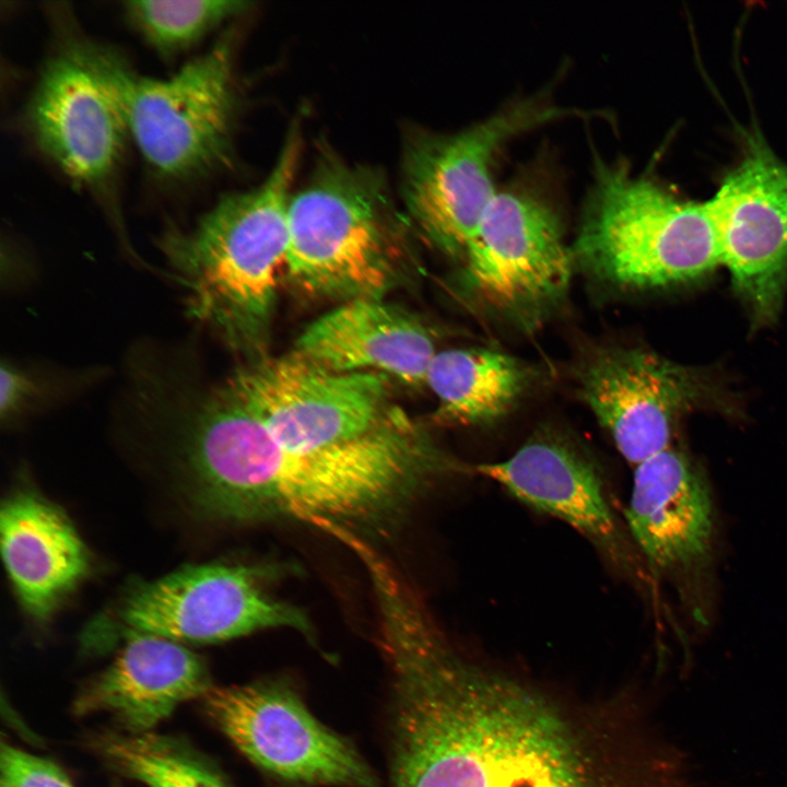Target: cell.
<instances>
[{"mask_svg":"<svg viewBox=\"0 0 787 787\" xmlns=\"http://www.w3.org/2000/svg\"><path fill=\"white\" fill-rule=\"evenodd\" d=\"M392 787H589L563 720L455 653L395 676Z\"/></svg>","mask_w":787,"mask_h":787,"instance_id":"6da1fadb","label":"cell"},{"mask_svg":"<svg viewBox=\"0 0 787 787\" xmlns=\"http://www.w3.org/2000/svg\"><path fill=\"white\" fill-rule=\"evenodd\" d=\"M299 143L297 133L289 137L261 185L222 197L192 228H167L158 239L187 314L244 354L266 342L285 269Z\"/></svg>","mask_w":787,"mask_h":787,"instance_id":"7a4b0ae2","label":"cell"},{"mask_svg":"<svg viewBox=\"0 0 787 787\" xmlns=\"http://www.w3.org/2000/svg\"><path fill=\"white\" fill-rule=\"evenodd\" d=\"M575 265L602 284L658 289L720 263L707 202L685 200L621 162H599L576 240Z\"/></svg>","mask_w":787,"mask_h":787,"instance_id":"3957f363","label":"cell"},{"mask_svg":"<svg viewBox=\"0 0 787 787\" xmlns=\"http://www.w3.org/2000/svg\"><path fill=\"white\" fill-rule=\"evenodd\" d=\"M401 225L376 172L324 156L289 205L284 272L302 292L381 297L402 254Z\"/></svg>","mask_w":787,"mask_h":787,"instance_id":"277c9868","label":"cell"},{"mask_svg":"<svg viewBox=\"0 0 787 787\" xmlns=\"http://www.w3.org/2000/svg\"><path fill=\"white\" fill-rule=\"evenodd\" d=\"M230 37L166 79L138 74L92 43L94 61L150 168L168 180L209 175L228 163L236 107Z\"/></svg>","mask_w":787,"mask_h":787,"instance_id":"5b68a950","label":"cell"},{"mask_svg":"<svg viewBox=\"0 0 787 787\" xmlns=\"http://www.w3.org/2000/svg\"><path fill=\"white\" fill-rule=\"evenodd\" d=\"M225 384L295 462H324L411 419L390 400L389 377L338 372L295 351L255 359Z\"/></svg>","mask_w":787,"mask_h":787,"instance_id":"8992f818","label":"cell"},{"mask_svg":"<svg viewBox=\"0 0 787 787\" xmlns=\"http://www.w3.org/2000/svg\"><path fill=\"white\" fill-rule=\"evenodd\" d=\"M462 259L474 305L522 332L536 331L560 308L576 266L555 211L518 189L495 193Z\"/></svg>","mask_w":787,"mask_h":787,"instance_id":"52a82bcc","label":"cell"},{"mask_svg":"<svg viewBox=\"0 0 787 787\" xmlns=\"http://www.w3.org/2000/svg\"><path fill=\"white\" fill-rule=\"evenodd\" d=\"M572 113L535 97L455 133L411 140L403 157L402 195L426 240L443 254L462 259L497 192L492 166L498 151L517 134Z\"/></svg>","mask_w":787,"mask_h":787,"instance_id":"ba28073f","label":"cell"},{"mask_svg":"<svg viewBox=\"0 0 787 787\" xmlns=\"http://www.w3.org/2000/svg\"><path fill=\"white\" fill-rule=\"evenodd\" d=\"M279 563L191 565L140 586L120 611L129 632L176 642L215 643L269 629L314 639L307 613L270 591Z\"/></svg>","mask_w":787,"mask_h":787,"instance_id":"9c48e42d","label":"cell"},{"mask_svg":"<svg viewBox=\"0 0 787 787\" xmlns=\"http://www.w3.org/2000/svg\"><path fill=\"white\" fill-rule=\"evenodd\" d=\"M625 519L649 567L673 584L691 619L706 626L717 533L701 467L671 446L637 465Z\"/></svg>","mask_w":787,"mask_h":787,"instance_id":"30bf717a","label":"cell"},{"mask_svg":"<svg viewBox=\"0 0 787 787\" xmlns=\"http://www.w3.org/2000/svg\"><path fill=\"white\" fill-rule=\"evenodd\" d=\"M25 117L37 148L74 185L109 193L129 133L92 42L69 36L60 43L39 73Z\"/></svg>","mask_w":787,"mask_h":787,"instance_id":"8fae6325","label":"cell"},{"mask_svg":"<svg viewBox=\"0 0 787 787\" xmlns=\"http://www.w3.org/2000/svg\"><path fill=\"white\" fill-rule=\"evenodd\" d=\"M202 698L211 719L261 768L305 784L376 787L356 751L289 688L274 682L211 686Z\"/></svg>","mask_w":787,"mask_h":787,"instance_id":"7c38bea8","label":"cell"},{"mask_svg":"<svg viewBox=\"0 0 787 787\" xmlns=\"http://www.w3.org/2000/svg\"><path fill=\"white\" fill-rule=\"evenodd\" d=\"M706 202L720 263L754 318L771 321L787 284V163L752 136L740 163Z\"/></svg>","mask_w":787,"mask_h":787,"instance_id":"4fadbf2b","label":"cell"},{"mask_svg":"<svg viewBox=\"0 0 787 787\" xmlns=\"http://www.w3.org/2000/svg\"><path fill=\"white\" fill-rule=\"evenodd\" d=\"M579 395L634 468L670 447L702 384L690 368L639 348H604L578 374Z\"/></svg>","mask_w":787,"mask_h":787,"instance_id":"5bb4252c","label":"cell"},{"mask_svg":"<svg viewBox=\"0 0 787 787\" xmlns=\"http://www.w3.org/2000/svg\"><path fill=\"white\" fill-rule=\"evenodd\" d=\"M474 471L623 561L624 542L601 477L594 462L567 439L541 431L507 459L480 463Z\"/></svg>","mask_w":787,"mask_h":787,"instance_id":"9a60e30c","label":"cell"},{"mask_svg":"<svg viewBox=\"0 0 787 787\" xmlns=\"http://www.w3.org/2000/svg\"><path fill=\"white\" fill-rule=\"evenodd\" d=\"M338 372H375L422 386L436 353L431 330L381 297L353 298L325 313L299 334L294 350Z\"/></svg>","mask_w":787,"mask_h":787,"instance_id":"2e32d148","label":"cell"},{"mask_svg":"<svg viewBox=\"0 0 787 787\" xmlns=\"http://www.w3.org/2000/svg\"><path fill=\"white\" fill-rule=\"evenodd\" d=\"M111 665L77 700L78 714L106 712L131 733L149 732L211 688L202 660L179 642L129 632Z\"/></svg>","mask_w":787,"mask_h":787,"instance_id":"e0dca14e","label":"cell"},{"mask_svg":"<svg viewBox=\"0 0 787 787\" xmlns=\"http://www.w3.org/2000/svg\"><path fill=\"white\" fill-rule=\"evenodd\" d=\"M1 552L21 604L47 620L90 569L89 552L67 516L47 500L19 491L2 504Z\"/></svg>","mask_w":787,"mask_h":787,"instance_id":"ac0fdd59","label":"cell"},{"mask_svg":"<svg viewBox=\"0 0 787 787\" xmlns=\"http://www.w3.org/2000/svg\"><path fill=\"white\" fill-rule=\"evenodd\" d=\"M533 377L530 366L509 354L483 348L449 349L436 353L425 385L438 402L437 423L475 426L505 416Z\"/></svg>","mask_w":787,"mask_h":787,"instance_id":"d6986e66","label":"cell"},{"mask_svg":"<svg viewBox=\"0 0 787 787\" xmlns=\"http://www.w3.org/2000/svg\"><path fill=\"white\" fill-rule=\"evenodd\" d=\"M102 752L115 770L149 787H231L183 745L150 732L108 737Z\"/></svg>","mask_w":787,"mask_h":787,"instance_id":"ffe728a7","label":"cell"},{"mask_svg":"<svg viewBox=\"0 0 787 787\" xmlns=\"http://www.w3.org/2000/svg\"><path fill=\"white\" fill-rule=\"evenodd\" d=\"M237 0H130L124 11L130 24L156 51L176 55L247 10Z\"/></svg>","mask_w":787,"mask_h":787,"instance_id":"44dd1931","label":"cell"},{"mask_svg":"<svg viewBox=\"0 0 787 787\" xmlns=\"http://www.w3.org/2000/svg\"><path fill=\"white\" fill-rule=\"evenodd\" d=\"M0 787H74L54 762L2 742Z\"/></svg>","mask_w":787,"mask_h":787,"instance_id":"7402d4cb","label":"cell"},{"mask_svg":"<svg viewBox=\"0 0 787 787\" xmlns=\"http://www.w3.org/2000/svg\"><path fill=\"white\" fill-rule=\"evenodd\" d=\"M38 392L39 384L33 375L9 361L2 362L0 411L3 420L25 411Z\"/></svg>","mask_w":787,"mask_h":787,"instance_id":"603a6c76","label":"cell"}]
</instances>
